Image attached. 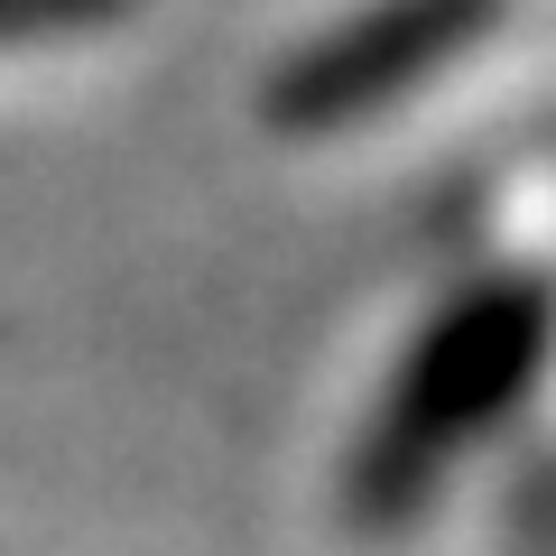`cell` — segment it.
I'll return each mask as SVG.
<instances>
[{
  "label": "cell",
  "instance_id": "obj_1",
  "mask_svg": "<svg viewBox=\"0 0 556 556\" xmlns=\"http://www.w3.org/2000/svg\"><path fill=\"white\" fill-rule=\"evenodd\" d=\"M547 343H556V298L538 278L473 288L455 316H437V334L417 343V362L399 371V399H390V417H380V437L362 445V510L371 519L408 510V501L538 380Z\"/></svg>",
  "mask_w": 556,
  "mask_h": 556
},
{
  "label": "cell",
  "instance_id": "obj_2",
  "mask_svg": "<svg viewBox=\"0 0 556 556\" xmlns=\"http://www.w3.org/2000/svg\"><path fill=\"white\" fill-rule=\"evenodd\" d=\"M482 10H492V0H390L380 20L343 28L306 75H288L278 102H288V121H343L353 102H371V93H390V84L427 75L437 56H455Z\"/></svg>",
  "mask_w": 556,
  "mask_h": 556
}]
</instances>
